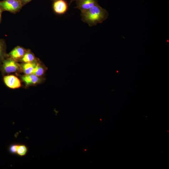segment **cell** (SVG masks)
<instances>
[{
    "label": "cell",
    "instance_id": "3",
    "mask_svg": "<svg viewBox=\"0 0 169 169\" xmlns=\"http://www.w3.org/2000/svg\"><path fill=\"white\" fill-rule=\"evenodd\" d=\"M23 5L20 0H4L0 1V7L3 11L16 12L21 8Z\"/></svg>",
    "mask_w": 169,
    "mask_h": 169
},
{
    "label": "cell",
    "instance_id": "8",
    "mask_svg": "<svg viewBox=\"0 0 169 169\" xmlns=\"http://www.w3.org/2000/svg\"><path fill=\"white\" fill-rule=\"evenodd\" d=\"M25 53V50L24 48L17 46L10 52L9 56L15 60H17L21 59Z\"/></svg>",
    "mask_w": 169,
    "mask_h": 169
},
{
    "label": "cell",
    "instance_id": "2",
    "mask_svg": "<svg viewBox=\"0 0 169 169\" xmlns=\"http://www.w3.org/2000/svg\"><path fill=\"white\" fill-rule=\"evenodd\" d=\"M0 65L3 74L15 72L18 70L20 67L15 60L11 58H7V57L3 61Z\"/></svg>",
    "mask_w": 169,
    "mask_h": 169
},
{
    "label": "cell",
    "instance_id": "7",
    "mask_svg": "<svg viewBox=\"0 0 169 169\" xmlns=\"http://www.w3.org/2000/svg\"><path fill=\"white\" fill-rule=\"evenodd\" d=\"M33 74H25L21 77L22 80L27 85L35 84L41 82L42 79Z\"/></svg>",
    "mask_w": 169,
    "mask_h": 169
},
{
    "label": "cell",
    "instance_id": "12",
    "mask_svg": "<svg viewBox=\"0 0 169 169\" xmlns=\"http://www.w3.org/2000/svg\"><path fill=\"white\" fill-rule=\"evenodd\" d=\"M46 70V68L38 64H36L33 72V74L40 77L43 75Z\"/></svg>",
    "mask_w": 169,
    "mask_h": 169
},
{
    "label": "cell",
    "instance_id": "13",
    "mask_svg": "<svg viewBox=\"0 0 169 169\" xmlns=\"http://www.w3.org/2000/svg\"><path fill=\"white\" fill-rule=\"evenodd\" d=\"M35 59L34 55L31 53L28 52L25 53L21 60L24 63H29L33 62Z\"/></svg>",
    "mask_w": 169,
    "mask_h": 169
},
{
    "label": "cell",
    "instance_id": "16",
    "mask_svg": "<svg viewBox=\"0 0 169 169\" xmlns=\"http://www.w3.org/2000/svg\"><path fill=\"white\" fill-rule=\"evenodd\" d=\"M2 12H3V11L2 10V9L0 7V23L1 22V19L2 13Z\"/></svg>",
    "mask_w": 169,
    "mask_h": 169
},
{
    "label": "cell",
    "instance_id": "15",
    "mask_svg": "<svg viewBox=\"0 0 169 169\" xmlns=\"http://www.w3.org/2000/svg\"><path fill=\"white\" fill-rule=\"evenodd\" d=\"M23 5L25 4L32 0H20Z\"/></svg>",
    "mask_w": 169,
    "mask_h": 169
},
{
    "label": "cell",
    "instance_id": "5",
    "mask_svg": "<svg viewBox=\"0 0 169 169\" xmlns=\"http://www.w3.org/2000/svg\"><path fill=\"white\" fill-rule=\"evenodd\" d=\"M76 8L81 12L86 11L98 4V0H76Z\"/></svg>",
    "mask_w": 169,
    "mask_h": 169
},
{
    "label": "cell",
    "instance_id": "18",
    "mask_svg": "<svg viewBox=\"0 0 169 169\" xmlns=\"http://www.w3.org/2000/svg\"><path fill=\"white\" fill-rule=\"evenodd\" d=\"M54 0V1H55V0Z\"/></svg>",
    "mask_w": 169,
    "mask_h": 169
},
{
    "label": "cell",
    "instance_id": "9",
    "mask_svg": "<svg viewBox=\"0 0 169 169\" xmlns=\"http://www.w3.org/2000/svg\"><path fill=\"white\" fill-rule=\"evenodd\" d=\"M36 64L33 62L24 63L22 65V69L25 74H32Z\"/></svg>",
    "mask_w": 169,
    "mask_h": 169
},
{
    "label": "cell",
    "instance_id": "14",
    "mask_svg": "<svg viewBox=\"0 0 169 169\" xmlns=\"http://www.w3.org/2000/svg\"><path fill=\"white\" fill-rule=\"evenodd\" d=\"M19 144V143H14L9 145L8 148L9 153L12 155H16Z\"/></svg>",
    "mask_w": 169,
    "mask_h": 169
},
{
    "label": "cell",
    "instance_id": "1",
    "mask_svg": "<svg viewBox=\"0 0 169 169\" xmlns=\"http://www.w3.org/2000/svg\"><path fill=\"white\" fill-rule=\"evenodd\" d=\"M82 19L90 26L102 23L108 17L107 11L97 4L89 9L81 12Z\"/></svg>",
    "mask_w": 169,
    "mask_h": 169
},
{
    "label": "cell",
    "instance_id": "17",
    "mask_svg": "<svg viewBox=\"0 0 169 169\" xmlns=\"http://www.w3.org/2000/svg\"><path fill=\"white\" fill-rule=\"evenodd\" d=\"M73 0H76H76H73Z\"/></svg>",
    "mask_w": 169,
    "mask_h": 169
},
{
    "label": "cell",
    "instance_id": "4",
    "mask_svg": "<svg viewBox=\"0 0 169 169\" xmlns=\"http://www.w3.org/2000/svg\"><path fill=\"white\" fill-rule=\"evenodd\" d=\"M3 80L5 84L11 89L18 88L21 86L20 80L14 75H5L3 77Z\"/></svg>",
    "mask_w": 169,
    "mask_h": 169
},
{
    "label": "cell",
    "instance_id": "6",
    "mask_svg": "<svg viewBox=\"0 0 169 169\" xmlns=\"http://www.w3.org/2000/svg\"><path fill=\"white\" fill-rule=\"evenodd\" d=\"M68 8L67 3L64 0H56L53 4L54 11L58 14L65 13Z\"/></svg>",
    "mask_w": 169,
    "mask_h": 169
},
{
    "label": "cell",
    "instance_id": "11",
    "mask_svg": "<svg viewBox=\"0 0 169 169\" xmlns=\"http://www.w3.org/2000/svg\"><path fill=\"white\" fill-rule=\"evenodd\" d=\"M6 50V44L3 40L0 39V65L3 61L7 57Z\"/></svg>",
    "mask_w": 169,
    "mask_h": 169
},
{
    "label": "cell",
    "instance_id": "10",
    "mask_svg": "<svg viewBox=\"0 0 169 169\" xmlns=\"http://www.w3.org/2000/svg\"><path fill=\"white\" fill-rule=\"evenodd\" d=\"M28 151V147L23 144L19 143L17 149L16 155L19 157L25 156Z\"/></svg>",
    "mask_w": 169,
    "mask_h": 169
}]
</instances>
